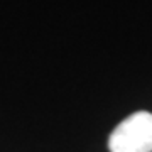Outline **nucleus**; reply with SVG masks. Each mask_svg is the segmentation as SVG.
Here are the masks:
<instances>
[{"instance_id": "f257e3e1", "label": "nucleus", "mask_w": 152, "mask_h": 152, "mask_svg": "<svg viewBox=\"0 0 152 152\" xmlns=\"http://www.w3.org/2000/svg\"><path fill=\"white\" fill-rule=\"evenodd\" d=\"M110 152H152V113L135 112L120 122L108 139Z\"/></svg>"}]
</instances>
